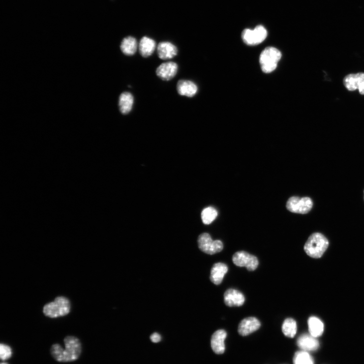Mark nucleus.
Segmentation results:
<instances>
[{"mask_svg": "<svg viewBox=\"0 0 364 364\" xmlns=\"http://www.w3.org/2000/svg\"><path fill=\"white\" fill-rule=\"evenodd\" d=\"M199 249L208 255H214L221 252L223 249V244L220 240H212L208 233H202L198 239Z\"/></svg>", "mask_w": 364, "mask_h": 364, "instance_id": "obj_5", "label": "nucleus"}, {"mask_svg": "<svg viewBox=\"0 0 364 364\" xmlns=\"http://www.w3.org/2000/svg\"><path fill=\"white\" fill-rule=\"evenodd\" d=\"M65 349L58 344L53 345L50 353L53 358L61 363L77 360L82 354V347L80 340L74 336H68L64 340Z\"/></svg>", "mask_w": 364, "mask_h": 364, "instance_id": "obj_1", "label": "nucleus"}, {"mask_svg": "<svg viewBox=\"0 0 364 364\" xmlns=\"http://www.w3.org/2000/svg\"><path fill=\"white\" fill-rule=\"evenodd\" d=\"M178 66L174 62H169L161 64L156 70L157 76L165 81L172 80L177 75Z\"/></svg>", "mask_w": 364, "mask_h": 364, "instance_id": "obj_9", "label": "nucleus"}, {"mask_svg": "<svg viewBox=\"0 0 364 364\" xmlns=\"http://www.w3.org/2000/svg\"><path fill=\"white\" fill-rule=\"evenodd\" d=\"M345 87L350 91H354L357 90V78L356 74H349L344 79Z\"/></svg>", "mask_w": 364, "mask_h": 364, "instance_id": "obj_24", "label": "nucleus"}, {"mask_svg": "<svg viewBox=\"0 0 364 364\" xmlns=\"http://www.w3.org/2000/svg\"><path fill=\"white\" fill-rule=\"evenodd\" d=\"M162 338L158 333H154L150 337V340L154 343H158L161 341Z\"/></svg>", "mask_w": 364, "mask_h": 364, "instance_id": "obj_27", "label": "nucleus"}, {"mask_svg": "<svg viewBox=\"0 0 364 364\" xmlns=\"http://www.w3.org/2000/svg\"><path fill=\"white\" fill-rule=\"evenodd\" d=\"M261 327L260 322L255 317H248L242 320L238 326V333L242 336H247L258 330Z\"/></svg>", "mask_w": 364, "mask_h": 364, "instance_id": "obj_10", "label": "nucleus"}, {"mask_svg": "<svg viewBox=\"0 0 364 364\" xmlns=\"http://www.w3.org/2000/svg\"><path fill=\"white\" fill-rule=\"evenodd\" d=\"M309 330L313 337L317 338L322 336L324 331V324L318 318L311 317L308 320Z\"/></svg>", "mask_w": 364, "mask_h": 364, "instance_id": "obj_20", "label": "nucleus"}, {"mask_svg": "<svg viewBox=\"0 0 364 364\" xmlns=\"http://www.w3.org/2000/svg\"><path fill=\"white\" fill-rule=\"evenodd\" d=\"M294 364H314L312 356L304 351L296 352L293 358Z\"/></svg>", "mask_w": 364, "mask_h": 364, "instance_id": "obj_23", "label": "nucleus"}, {"mask_svg": "<svg viewBox=\"0 0 364 364\" xmlns=\"http://www.w3.org/2000/svg\"><path fill=\"white\" fill-rule=\"evenodd\" d=\"M71 311V303L68 298L58 296L54 301L46 304L43 308L45 315L50 318H56L68 315Z\"/></svg>", "mask_w": 364, "mask_h": 364, "instance_id": "obj_3", "label": "nucleus"}, {"mask_svg": "<svg viewBox=\"0 0 364 364\" xmlns=\"http://www.w3.org/2000/svg\"><path fill=\"white\" fill-rule=\"evenodd\" d=\"M227 337L225 330L221 329L217 330L212 336L211 346L212 350L217 354L220 355L225 351V341Z\"/></svg>", "mask_w": 364, "mask_h": 364, "instance_id": "obj_11", "label": "nucleus"}, {"mask_svg": "<svg viewBox=\"0 0 364 364\" xmlns=\"http://www.w3.org/2000/svg\"><path fill=\"white\" fill-rule=\"evenodd\" d=\"M158 55L162 60H169L173 58L178 54L177 47L169 42L160 43L157 48Z\"/></svg>", "mask_w": 364, "mask_h": 364, "instance_id": "obj_15", "label": "nucleus"}, {"mask_svg": "<svg viewBox=\"0 0 364 364\" xmlns=\"http://www.w3.org/2000/svg\"><path fill=\"white\" fill-rule=\"evenodd\" d=\"M218 216L217 210L212 207H208L204 209L201 212V219L205 225H209L213 222Z\"/></svg>", "mask_w": 364, "mask_h": 364, "instance_id": "obj_22", "label": "nucleus"}, {"mask_svg": "<svg viewBox=\"0 0 364 364\" xmlns=\"http://www.w3.org/2000/svg\"><path fill=\"white\" fill-rule=\"evenodd\" d=\"M139 45L137 40L133 37L124 38L120 44V50L125 55L131 56L137 52Z\"/></svg>", "mask_w": 364, "mask_h": 364, "instance_id": "obj_19", "label": "nucleus"}, {"mask_svg": "<svg viewBox=\"0 0 364 364\" xmlns=\"http://www.w3.org/2000/svg\"><path fill=\"white\" fill-rule=\"evenodd\" d=\"M313 205V201L309 197L300 198L293 196L287 201L286 208L293 213L306 214L311 210Z\"/></svg>", "mask_w": 364, "mask_h": 364, "instance_id": "obj_6", "label": "nucleus"}, {"mask_svg": "<svg viewBox=\"0 0 364 364\" xmlns=\"http://www.w3.org/2000/svg\"><path fill=\"white\" fill-rule=\"evenodd\" d=\"M177 90L179 95L189 98L194 97L198 92L197 85L193 82L189 80L179 81Z\"/></svg>", "mask_w": 364, "mask_h": 364, "instance_id": "obj_13", "label": "nucleus"}, {"mask_svg": "<svg viewBox=\"0 0 364 364\" xmlns=\"http://www.w3.org/2000/svg\"><path fill=\"white\" fill-rule=\"evenodd\" d=\"M356 75L357 89L359 93L364 95V73H359Z\"/></svg>", "mask_w": 364, "mask_h": 364, "instance_id": "obj_26", "label": "nucleus"}, {"mask_svg": "<svg viewBox=\"0 0 364 364\" xmlns=\"http://www.w3.org/2000/svg\"><path fill=\"white\" fill-rule=\"evenodd\" d=\"M228 270L227 266L224 263H218L214 264L211 270L210 276L211 281L216 285L220 284Z\"/></svg>", "mask_w": 364, "mask_h": 364, "instance_id": "obj_16", "label": "nucleus"}, {"mask_svg": "<svg viewBox=\"0 0 364 364\" xmlns=\"http://www.w3.org/2000/svg\"><path fill=\"white\" fill-rule=\"evenodd\" d=\"M134 98L133 95L128 92L121 93L119 97L118 106L121 114L126 115L132 110Z\"/></svg>", "mask_w": 364, "mask_h": 364, "instance_id": "obj_17", "label": "nucleus"}, {"mask_svg": "<svg viewBox=\"0 0 364 364\" xmlns=\"http://www.w3.org/2000/svg\"><path fill=\"white\" fill-rule=\"evenodd\" d=\"M266 29L258 25L254 29H246L242 32L243 41L249 45H256L262 43L267 37Z\"/></svg>", "mask_w": 364, "mask_h": 364, "instance_id": "obj_7", "label": "nucleus"}, {"mask_svg": "<svg viewBox=\"0 0 364 364\" xmlns=\"http://www.w3.org/2000/svg\"><path fill=\"white\" fill-rule=\"evenodd\" d=\"M329 246V242L322 234L315 233L312 234L304 247L306 254L310 257L318 259L321 258Z\"/></svg>", "mask_w": 364, "mask_h": 364, "instance_id": "obj_2", "label": "nucleus"}, {"mask_svg": "<svg viewBox=\"0 0 364 364\" xmlns=\"http://www.w3.org/2000/svg\"><path fill=\"white\" fill-rule=\"evenodd\" d=\"M1 364H8L7 363H5V362H3V363H2Z\"/></svg>", "mask_w": 364, "mask_h": 364, "instance_id": "obj_28", "label": "nucleus"}, {"mask_svg": "<svg viewBox=\"0 0 364 364\" xmlns=\"http://www.w3.org/2000/svg\"><path fill=\"white\" fill-rule=\"evenodd\" d=\"M245 301L244 294L237 290L229 289L224 294V302L228 307H240L244 305Z\"/></svg>", "mask_w": 364, "mask_h": 364, "instance_id": "obj_12", "label": "nucleus"}, {"mask_svg": "<svg viewBox=\"0 0 364 364\" xmlns=\"http://www.w3.org/2000/svg\"><path fill=\"white\" fill-rule=\"evenodd\" d=\"M281 56V53L277 49L274 47L266 48L260 57V63L263 72L270 73L275 71Z\"/></svg>", "mask_w": 364, "mask_h": 364, "instance_id": "obj_4", "label": "nucleus"}, {"mask_svg": "<svg viewBox=\"0 0 364 364\" xmlns=\"http://www.w3.org/2000/svg\"><path fill=\"white\" fill-rule=\"evenodd\" d=\"M12 350L11 347L6 344L0 345V358L2 361H6L11 358Z\"/></svg>", "mask_w": 364, "mask_h": 364, "instance_id": "obj_25", "label": "nucleus"}, {"mask_svg": "<svg viewBox=\"0 0 364 364\" xmlns=\"http://www.w3.org/2000/svg\"><path fill=\"white\" fill-rule=\"evenodd\" d=\"M297 345L302 351L307 352L316 351L319 347L318 341L310 334H304L299 337Z\"/></svg>", "mask_w": 364, "mask_h": 364, "instance_id": "obj_14", "label": "nucleus"}, {"mask_svg": "<svg viewBox=\"0 0 364 364\" xmlns=\"http://www.w3.org/2000/svg\"><path fill=\"white\" fill-rule=\"evenodd\" d=\"M232 260L237 266L246 267L250 271L255 270L259 265L257 257L244 251L236 253L233 256Z\"/></svg>", "mask_w": 364, "mask_h": 364, "instance_id": "obj_8", "label": "nucleus"}, {"mask_svg": "<svg viewBox=\"0 0 364 364\" xmlns=\"http://www.w3.org/2000/svg\"><path fill=\"white\" fill-rule=\"evenodd\" d=\"M156 48L155 41L147 37H143L139 44V51L141 55L147 58L154 53Z\"/></svg>", "mask_w": 364, "mask_h": 364, "instance_id": "obj_18", "label": "nucleus"}, {"mask_svg": "<svg viewBox=\"0 0 364 364\" xmlns=\"http://www.w3.org/2000/svg\"><path fill=\"white\" fill-rule=\"evenodd\" d=\"M282 330L286 337L289 338H294L297 331V325L295 321L292 318L286 319L283 323Z\"/></svg>", "mask_w": 364, "mask_h": 364, "instance_id": "obj_21", "label": "nucleus"}]
</instances>
